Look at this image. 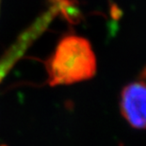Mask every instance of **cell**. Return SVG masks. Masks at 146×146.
I'll use <instances>...</instances> for the list:
<instances>
[{
  "label": "cell",
  "instance_id": "obj_4",
  "mask_svg": "<svg viewBox=\"0 0 146 146\" xmlns=\"http://www.w3.org/2000/svg\"><path fill=\"white\" fill-rule=\"evenodd\" d=\"M141 76L143 77L144 79H146V67L144 68V70L142 71V73H141Z\"/></svg>",
  "mask_w": 146,
  "mask_h": 146
},
{
  "label": "cell",
  "instance_id": "obj_2",
  "mask_svg": "<svg viewBox=\"0 0 146 146\" xmlns=\"http://www.w3.org/2000/svg\"><path fill=\"white\" fill-rule=\"evenodd\" d=\"M120 110L130 125L146 129V83L132 82L121 94Z\"/></svg>",
  "mask_w": 146,
  "mask_h": 146
},
{
  "label": "cell",
  "instance_id": "obj_3",
  "mask_svg": "<svg viewBox=\"0 0 146 146\" xmlns=\"http://www.w3.org/2000/svg\"><path fill=\"white\" fill-rule=\"evenodd\" d=\"M27 48V45L24 42L17 41L13 43V45H11L9 50L6 51L4 56L0 58V82L10 72L16 61L22 57Z\"/></svg>",
  "mask_w": 146,
  "mask_h": 146
},
{
  "label": "cell",
  "instance_id": "obj_1",
  "mask_svg": "<svg viewBox=\"0 0 146 146\" xmlns=\"http://www.w3.org/2000/svg\"><path fill=\"white\" fill-rule=\"evenodd\" d=\"M46 71L51 86L92 78L96 72V58L91 43L80 36H65L46 61Z\"/></svg>",
  "mask_w": 146,
  "mask_h": 146
}]
</instances>
